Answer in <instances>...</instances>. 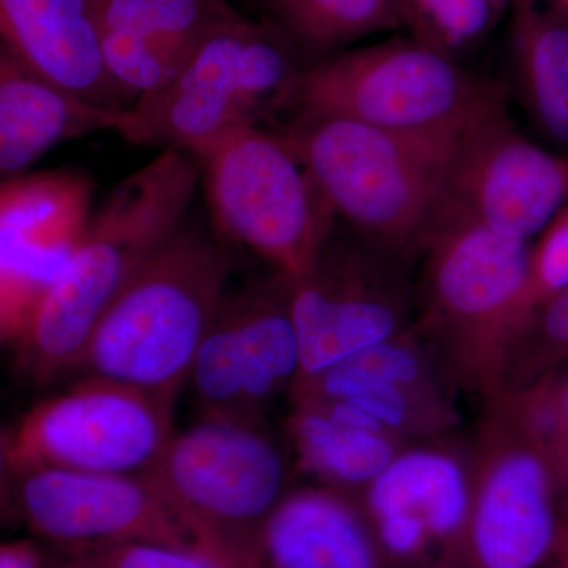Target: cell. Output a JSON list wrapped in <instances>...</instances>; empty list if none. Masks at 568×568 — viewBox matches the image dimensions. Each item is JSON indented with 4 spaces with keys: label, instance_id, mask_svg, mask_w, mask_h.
Here are the masks:
<instances>
[{
    "label": "cell",
    "instance_id": "1",
    "mask_svg": "<svg viewBox=\"0 0 568 568\" xmlns=\"http://www.w3.org/2000/svg\"><path fill=\"white\" fill-rule=\"evenodd\" d=\"M200 182L193 153L170 145L108 193L13 343L26 379L47 386L73 375L112 302L189 215Z\"/></svg>",
    "mask_w": 568,
    "mask_h": 568
},
{
    "label": "cell",
    "instance_id": "2",
    "mask_svg": "<svg viewBox=\"0 0 568 568\" xmlns=\"http://www.w3.org/2000/svg\"><path fill=\"white\" fill-rule=\"evenodd\" d=\"M231 271L226 241L212 224L186 215L112 302L73 375L118 381L174 406Z\"/></svg>",
    "mask_w": 568,
    "mask_h": 568
},
{
    "label": "cell",
    "instance_id": "3",
    "mask_svg": "<svg viewBox=\"0 0 568 568\" xmlns=\"http://www.w3.org/2000/svg\"><path fill=\"white\" fill-rule=\"evenodd\" d=\"M416 283L413 331L462 394H504L508 351L525 325L532 244L437 211Z\"/></svg>",
    "mask_w": 568,
    "mask_h": 568
},
{
    "label": "cell",
    "instance_id": "4",
    "mask_svg": "<svg viewBox=\"0 0 568 568\" xmlns=\"http://www.w3.org/2000/svg\"><path fill=\"white\" fill-rule=\"evenodd\" d=\"M275 129L346 226L414 263L459 138L392 132L327 114H290Z\"/></svg>",
    "mask_w": 568,
    "mask_h": 568
},
{
    "label": "cell",
    "instance_id": "5",
    "mask_svg": "<svg viewBox=\"0 0 568 568\" xmlns=\"http://www.w3.org/2000/svg\"><path fill=\"white\" fill-rule=\"evenodd\" d=\"M293 463L267 425L201 418L174 433L142 474L200 547L260 568L268 518L290 493Z\"/></svg>",
    "mask_w": 568,
    "mask_h": 568
},
{
    "label": "cell",
    "instance_id": "6",
    "mask_svg": "<svg viewBox=\"0 0 568 568\" xmlns=\"http://www.w3.org/2000/svg\"><path fill=\"white\" fill-rule=\"evenodd\" d=\"M316 59L275 22L239 17L201 43L175 80L142 95L133 111L145 144L196 152L245 126L284 114Z\"/></svg>",
    "mask_w": 568,
    "mask_h": 568
},
{
    "label": "cell",
    "instance_id": "7",
    "mask_svg": "<svg viewBox=\"0 0 568 568\" xmlns=\"http://www.w3.org/2000/svg\"><path fill=\"white\" fill-rule=\"evenodd\" d=\"M193 155L216 234L252 250L291 282L302 278L338 216L291 142L275 126H245Z\"/></svg>",
    "mask_w": 568,
    "mask_h": 568
},
{
    "label": "cell",
    "instance_id": "8",
    "mask_svg": "<svg viewBox=\"0 0 568 568\" xmlns=\"http://www.w3.org/2000/svg\"><path fill=\"white\" fill-rule=\"evenodd\" d=\"M504 102L457 59L414 37L317 59L284 114H327L392 132L462 136Z\"/></svg>",
    "mask_w": 568,
    "mask_h": 568
},
{
    "label": "cell",
    "instance_id": "9",
    "mask_svg": "<svg viewBox=\"0 0 568 568\" xmlns=\"http://www.w3.org/2000/svg\"><path fill=\"white\" fill-rule=\"evenodd\" d=\"M174 433L173 406L118 381L80 376L3 432V474L63 469L142 476Z\"/></svg>",
    "mask_w": 568,
    "mask_h": 568
},
{
    "label": "cell",
    "instance_id": "10",
    "mask_svg": "<svg viewBox=\"0 0 568 568\" xmlns=\"http://www.w3.org/2000/svg\"><path fill=\"white\" fill-rule=\"evenodd\" d=\"M473 503L462 544L473 568H538L558 551L559 495L547 454L506 395L473 437Z\"/></svg>",
    "mask_w": 568,
    "mask_h": 568
},
{
    "label": "cell",
    "instance_id": "11",
    "mask_svg": "<svg viewBox=\"0 0 568 568\" xmlns=\"http://www.w3.org/2000/svg\"><path fill=\"white\" fill-rule=\"evenodd\" d=\"M413 264L346 224L335 226L312 268L293 282L302 354L297 383L413 327Z\"/></svg>",
    "mask_w": 568,
    "mask_h": 568
},
{
    "label": "cell",
    "instance_id": "12",
    "mask_svg": "<svg viewBox=\"0 0 568 568\" xmlns=\"http://www.w3.org/2000/svg\"><path fill=\"white\" fill-rule=\"evenodd\" d=\"M301 372L293 282L272 271L267 278L227 291L189 384L201 418L265 425L268 410L291 394Z\"/></svg>",
    "mask_w": 568,
    "mask_h": 568
},
{
    "label": "cell",
    "instance_id": "13",
    "mask_svg": "<svg viewBox=\"0 0 568 568\" xmlns=\"http://www.w3.org/2000/svg\"><path fill=\"white\" fill-rule=\"evenodd\" d=\"M567 203L568 156L523 136L504 100L459 136L437 211L530 242Z\"/></svg>",
    "mask_w": 568,
    "mask_h": 568
},
{
    "label": "cell",
    "instance_id": "14",
    "mask_svg": "<svg viewBox=\"0 0 568 568\" xmlns=\"http://www.w3.org/2000/svg\"><path fill=\"white\" fill-rule=\"evenodd\" d=\"M6 477L10 510L44 547L78 549L121 541L196 547L145 476L32 469Z\"/></svg>",
    "mask_w": 568,
    "mask_h": 568
},
{
    "label": "cell",
    "instance_id": "15",
    "mask_svg": "<svg viewBox=\"0 0 568 568\" xmlns=\"http://www.w3.org/2000/svg\"><path fill=\"white\" fill-rule=\"evenodd\" d=\"M92 189L71 171L14 178L0 196L2 336L13 345L91 220Z\"/></svg>",
    "mask_w": 568,
    "mask_h": 568
},
{
    "label": "cell",
    "instance_id": "16",
    "mask_svg": "<svg viewBox=\"0 0 568 568\" xmlns=\"http://www.w3.org/2000/svg\"><path fill=\"white\" fill-rule=\"evenodd\" d=\"M457 394L435 354L409 328L298 381L290 395L349 403L402 439L420 443L457 433Z\"/></svg>",
    "mask_w": 568,
    "mask_h": 568
},
{
    "label": "cell",
    "instance_id": "17",
    "mask_svg": "<svg viewBox=\"0 0 568 568\" xmlns=\"http://www.w3.org/2000/svg\"><path fill=\"white\" fill-rule=\"evenodd\" d=\"M104 62L134 103L175 80L201 43L241 17L226 0H97Z\"/></svg>",
    "mask_w": 568,
    "mask_h": 568
},
{
    "label": "cell",
    "instance_id": "18",
    "mask_svg": "<svg viewBox=\"0 0 568 568\" xmlns=\"http://www.w3.org/2000/svg\"><path fill=\"white\" fill-rule=\"evenodd\" d=\"M2 50L43 80L118 110L134 102L104 62L97 0H0Z\"/></svg>",
    "mask_w": 568,
    "mask_h": 568
},
{
    "label": "cell",
    "instance_id": "19",
    "mask_svg": "<svg viewBox=\"0 0 568 568\" xmlns=\"http://www.w3.org/2000/svg\"><path fill=\"white\" fill-rule=\"evenodd\" d=\"M114 132L145 144L144 125L132 110L103 106L43 80L0 51V173L20 178L62 142Z\"/></svg>",
    "mask_w": 568,
    "mask_h": 568
},
{
    "label": "cell",
    "instance_id": "20",
    "mask_svg": "<svg viewBox=\"0 0 568 568\" xmlns=\"http://www.w3.org/2000/svg\"><path fill=\"white\" fill-rule=\"evenodd\" d=\"M369 523L403 518L424 526L433 541L459 547L473 503L469 440L448 435L410 444L361 497Z\"/></svg>",
    "mask_w": 568,
    "mask_h": 568
},
{
    "label": "cell",
    "instance_id": "21",
    "mask_svg": "<svg viewBox=\"0 0 568 568\" xmlns=\"http://www.w3.org/2000/svg\"><path fill=\"white\" fill-rule=\"evenodd\" d=\"M260 568H384L361 497L324 485L291 488L265 525Z\"/></svg>",
    "mask_w": 568,
    "mask_h": 568
},
{
    "label": "cell",
    "instance_id": "22",
    "mask_svg": "<svg viewBox=\"0 0 568 568\" xmlns=\"http://www.w3.org/2000/svg\"><path fill=\"white\" fill-rule=\"evenodd\" d=\"M286 435L294 466L317 485L362 497L409 440L339 399L290 395Z\"/></svg>",
    "mask_w": 568,
    "mask_h": 568
},
{
    "label": "cell",
    "instance_id": "23",
    "mask_svg": "<svg viewBox=\"0 0 568 568\" xmlns=\"http://www.w3.org/2000/svg\"><path fill=\"white\" fill-rule=\"evenodd\" d=\"M511 50L528 110L568 149V17L552 0H511Z\"/></svg>",
    "mask_w": 568,
    "mask_h": 568
},
{
    "label": "cell",
    "instance_id": "24",
    "mask_svg": "<svg viewBox=\"0 0 568 568\" xmlns=\"http://www.w3.org/2000/svg\"><path fill=\"white\" fill-rule=\"evenodd\" d=\"M265 20L297 40L313 58L343 51L372 33L403 28L402 0H256Z\"/></svg>",
    "mask_w": 568,
    "mask_h": 568
},
{
    "label": "cell",
    "instance_id": "25",
    "mask_svg": "<svg viewBox=\"0 0 568 568\" xmlns=\"http://www.w3.org/2000/svg\"><path fill=\"white\" fill-rule=\"evenodd\" d=\"M511 0H402L403 28L435 50L462 58L495 31Z\"/></svg>",
    "mask_w": 568,
    "mask_h": 568
},
{
    "label": "cell",
    "instance_id": "26",
    "mask_svg": "<svg viewBox=\"0 0 568 568\" xmlns=\"http://www.w3.org/2000/svg\"><path fill=\"white\" fill-rule=\"evenodd\" d=\"M568 368V287L534 310L508 351L506 392Z\"/></svg>",
    "mask_w": 568,
    "mask_h": 568
},
{
    "label": "cell",
    "instance_id": "27",
    "mask_svg": "<svg viewBox=\"0 0 568 568\" xmlns=\"http://www.w3.org/2000/svg\"><path fill=\"white\" fill-rule=\"evenodd\" d=\"M43 548L48 568H242L200 545L179 548L155 541H121L91 548Z\"/></svg>",
    "mask_w": 568,
    "mask_h": 568
},
{
    "label": "cell",
    "instance_id": "28",
    "mask_svg": "<svg viewBox=\"0 0 568 568\" xmlns=\"http://www.w3.org/2000/svg\"><path fill=\"white\" fill-rule=\"evenodd\" d=\"M544 448L560 493H568V368L504 394Z\"/></svg>",
    "mask_w": 568,
    "mask_h": 568
},
{
    "label": "cell",
    "instance_id": "29",
    "mask_svg": "<svg viewBox=\"0 0 568 568\" xmlns=\"http://www.w3.org/2000/svg\"><path fill=\"white\" fill-rule=\"evenodd\" d=\"M568 287V203L532 245L528 290L525 295V324L538 305ZM525 327V325H523Z\"/></svg>",
    "mask_w": 568,
    "mask_h": 568
},
{
    "label": "cell",
    "instance_id": "30",
    "mask_svg": "<svg viewBox=\"0 0 568 568\" xmlns=\"http://www.w3.org/2000/svg\"><path fill=\"white\" fill-rule=\"evenodd\" d=\"M0 568H48L43 545L33 537L6 541L0 547Z\"/></svg>",
    "mask_w": 568,
    "mask_h": 568
},
{
    "label": "cell",
    "instance_id": "31",
    "mask_svg": "<svg viewBox=\"0 0 568 568\" xmlns=\"http://www.w3.org/2000/svg\"><path fill=\"white\" fill-rule=\"evenodd\" d=\"M558 549L560 552H568V528H562V526H560V540Z\"/></svg>",
    "mask_w": 568,
    "mask_h": 568
},
{
    "label": "cell",
    "instance_id": "32",
    "mask_svg": "<svg viewBox=\"0 0 568 568\" xmlns=\"http://www.w3.org/2000/svg\"><path fill=\"white\" fill-rule=\"evenodd\" d=\"M552 2H555L556 7H558L560 11H564L568 17V0H552Z\"/></svg>",
    "mask_w": 568,
    "mask_h": 568
},
{
    "label": "cell",
    "instance_id": "33",
    "mask_svg": "<svg viewBox=\"0 0 568 568\" xmlns=\"http://www.w3.org/2000/svg\"><path fill=\"white\" fill-rule=\"evenodd\" d=\"M556 568H568V552H562V560H560V564Z\"/></svg>",
    "mask_w": 568,
    "mask_h": 568
},
{
    "label": "cell",
    "instance_id": "34",
    "mask_svg": "<svg viewBox=\"0 0 568 568\" xmlns=\"http://www.w3.org/2000/svg\"><path fill=\"white\" fill-rule=\"evenodd\" d=\"M562 528H568V523L562 521Z\"/></svg>",
    "mask_w": 568,
    "mask_h": 568
}]
</instances>
